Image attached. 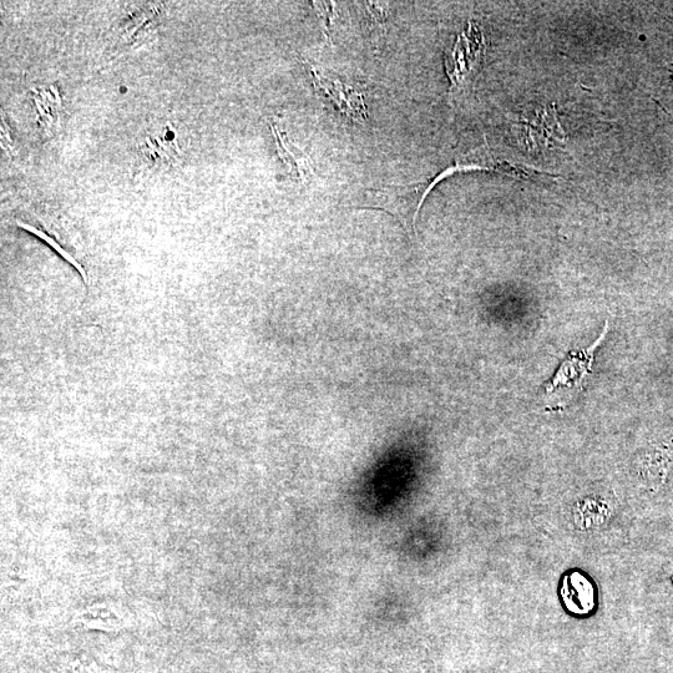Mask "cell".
<instances>
[{
    "label": "cell",
    "instance_id": "obj_1",
    "mask_svg": "<svg viewBox=\"0 0 673 673\" xmlns=\"http://www.w3.org/2000/svg\"><path fill=\"white\" fill-rule=\"evenodd\" d=\"M429 184L403 186H384L381 189H366L357 192L356 206L361 209L382 210L393 215L401 222L404 230L411 227L417 235V219L419 210L429 192Z\"/></svg>",
    "mask_w": 673,
    "mask_h": 673
},
{
    "label": "cell",
    "instance_id": "obj_2",
    "mask_svg": "<svg viewBox=\"0 0 673 673\" xmlns=\"http://www.w3.org/2000/svg\"><path fill=\"white\" fill-rule=\"evenodd\" d=\"M609 332V321L605 323V330L594 344L583 351L571 352L568 358L561 363L558 372L555 373L551 382L546 384L545 392L554 397L559 406L568 404L571 399L583 391L586 381L591 373L592 363L595 361V352L604 341Z\"/></svg>",
    "mask_w": 673,
    "mask_h": 673
},
{
    "label": "cell",
    "instance_id": "obj_3",
    "mask_svg": "<svg viewBox=\"0 0 673 673\" xmlns=\"http://www.w3.org/2000/svg\"><path fill=\"white\" fill-rule=\"evenodd\" d=\"M485 53V38L477 24L470 23L445 55V69L454 88H459L478 68Z\"/></svg>",
    "mask_w": 673,
    "mask_h": 673
},
{
    "label": "cell",
    "instance_id": "obj_4",
    "mask_svg": "<svg viewBox=\"0 0 673 673\" xmlns=\"http://www.w3.org/2000/svg\"><path fill=\"white\" fill-rule=\"evenodd\" d=\"M310 70L313 84H315L318 93L325 95L347 118L358 121V123H364L367 120V104L364 101L363 94L351 88V86L344 85L338 79L325 77L311 67V64Z\"/></svg>",
    "mask_w": 673,
    "mask_h": 673
},
{
    "label": "cell",
    "instance_id": "obj_5",
    "mask_svg": "<svg viewBox=\"0 0 673 673\" xmlns=\"http://www.w3.org/2000/svg\"><path fill=\"white\" fill-rule=\"evenodd\" d=\"M273 134L277 140L278 154L287 166L288 171L291 172L295 179L300 182L310 181L311 177L315 175L310 158L296 145H293L288 139L287 134L283 131L282 126L275 119L271 124Z\"/></svg>",
    "mask_w": 673,
    "mask_h": 673
},
{
    "label": "cell",
    "instance_id": "obj_6",
    "mask_svg": "<svg viewBox=\"0 0 673 673\" xmlns=\"http://www.w3.org/2000/svg\"><path fill=\"white\" fill-rule=\"evenodd\" d=\"M17 224H18L19 227H22V229L27 230L29 232H32V234L39 237L40 240H43L44 242H47V244L50 247H52V249L57 251L60 256L65 258V260H67L70 263V265L77 268L80 275H82L84 282L88 283V275H86L85 268L82 265H80V263L77 260H75V258L72 255H70V253L68 251H65L63 249V247H60V245L58 244L57 241L52 239V237H50L49 235L44 234V232H42L38 229H35L34 226H30L28 224H25V222L17 221Z\"/></svg>",
    "mask_w": 673,
    "mask_h": 673
},
{
    "label": "cell",
    "instance_id": "obj_7",
    "mask_svg": "<svg viewBox=\"0 0 673 673\" xmlns=\"http://www.w3.org/2000/svg\"><path fill=\"white\" fill-rule=\"evenodd\" d=\"M313 8H315L318 17L322 20L323 32L330 39L331 20L333 19V15H335V8L332 7L331 3L321 2L313 3Z\"/></svg>",
    "mask_w": 673,
    "mask_h": 673
}]
</instances>
